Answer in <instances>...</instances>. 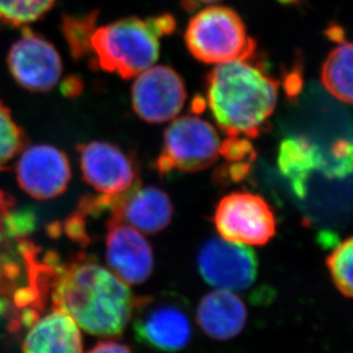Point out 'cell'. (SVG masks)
<instances>
[{"label":"cell","mask_w":353,"mask_h":353,"mask_svg":"<svg viewBox=\"0 0 353 353\" xmlns=\"http://www.w3.org/2000/svg\"><path fill=\"white\" fill-rule=\"evenodd\" d=\"M48 287L54 309L91 335L119 336L132 318L137 299L125 282L90 257L57 263Z\"/></svg>","instance_id":"6da1fadb"},{"label":"cell","mask_w":353,"mask_h":353,"mask_svg":"<svg viewBox=\"0 0 353 353\" xmlns=\"http://www.w3.org/2000/svg\"><path fill=\"white\" fill-rule=\"evenodd\" d=\"M248 311L234 292L216 289L208 292L197 306L196 320L208 336L228 341L238 336L247 323Z\"/></svg>","instance_id":"9a60e30c"},{"label":"cell","mask_w":353,"mask_h":353,"mask_svg":"<svg viewBox=\"0 0 353 353\" xmlns=\"http://www.w3.org/2000/svg\"><path fill=\"white\" fill-rule=\"evenodd\" d=\"M14 202L13 197L10 196L8 194L3 193V190H0V233L3 234V224L7 214L13 210Z\"/></svg>","instance_id":"d4e9b609"},{"label":"cell","mask_w":353,"mask_h":353,"mask_svg":"<svg viewBox=\"0 0 353 353\" xmlns=\"http://www.w3.org/2000/svg\"><path fill=\"white\" fill-rule=\"evenodd\" d=\"M279 1L283 3H295V1H297V0H279Z\"/></svg>","instance_id":"4316f807"},{"label":"cell","mask_w":353,"mask_h":353,"mask_svg":"<svg viewBox=\"0 0 353 353\" xmlns=\"http://www.w3.org/2000/svg\"><path fill=\"white\" fill-rule=\"evenodd\" d=\"M174 204L164 190L137 183L119 194L108 221H122L146 234L163 231L170 224Z\"/></svg>","instance_id":"5bb4252c"},{"label":"cell","mask_w":353,"mask_h":353,"mask_svg":"<svg viewBox=\"0 0 353 353\" xmlns=\"http://www.w3.org/2000/svg\"><path fill=\"white\" fill-rule=\"evenodd\" d=\"M221 157H224L228 163L254 162L256 152L248 138L228 136L224 141H221Z\"/></svg>","instance_id":"603a6c76"},{"label":"cell","mask_w":353,"mask_h":353,"mask_svg":"<svg viewBox=\"0 0 353 353\" xmlns=\"http://www.w3.org/2000/svg\"><path fill=\"white\" fill-rule=\"evenodd\" d=\"M15 170L21 188L37 200H50L65 193L72 178L68 157L51 145H36L23 150Z\"/></svg>","instance_id":"7c38bea8"},{"label":"cell","mask_w":353,"mask_h":353,"mask_svg":"<svg viewBox=\"0 0 353 353\" xmlns=\"http://www.w3.org/2000/svg\"><path fill=\"white\" fill-rule=\"evenodd\" d=\"M214 226L221 238L245 245H264L276 232L274 211L259 195L233 192L216 207Z\"/></svg>","instance_id":"8992f818"},{"label":"cell","mask_w":353,"mask_h":353,"mask_svg":"<svg viewBox=\"0 0 353 353\" xmlns=\"http://www.w3.org/2000/svg\"><path fill=\"white\" fill-rule=\"evenodd\" d=\"M22 350L23 353H82V336L72 316L54 309L29 325Z\"/></svg>","instance_id":"2e32d148"},{"label":"cell","mask_w":353,"mask_h":353,"mask_svg":"<svg viewBox=\"0 0 353 353\" xmlns=\"http://www.w3.org/2000/svg\"><path fill=\"white\" fill-rule=\"evenodd\" d=\"M10 75L30 92L51 91L62 76L61 57L41 34L26 28L7 57Z\"/></svg>","instance_id":"30bf717a"},{"label":"cell","mask_w":353,"mask_h":353,"mask_svg":"<svg viewBox=\"0 0 353 353\" xmlns=\"http://www.w3.org/2000/svg\"><path fill=\"white\" fill-rule=\"evenodd\" d=\"M327 266L337 289L353 299V236L334 249L327 259Z\"/></svg>","instance_id":"44dd1931"},{"label":"cell","mask_w":353,"mask_h":353,"mask_svg":"<svg viewBox=\"0 0 353 353\" xmlns=\"http://www.w3.org/2000/svg\"><path fill=\"white\" fill-rule=\"evenodd\" d=\"M278 167L290 183L292 192L302 199L305 196L310 176L316 171L323 170V148L304 136L285 138L279 146Z\"/></svg>","instance_id":"e0dca14e"},{"label":"cell","mask_w":353,"mask_h":353,"mask_svg":"<svg viewBox=\"0 0 353 353\" xmlns=\"http://www.w3.org/2000/svg\"><path fill=\"white\" fill-rule=\"evenodd\" d=\"M185 43L190 54L207 65H221L255 55L256 41L241 17L226 6H208L187 24Z\"/></svg>","instance_id":"277c9868"},{"label":"cell","mask_w":353,"mask_h":353,"mask_svg":"<svg viewBox=\"0 0 353 353\" xmlns=\"http://www.w3.org/2000/svg\"><path fill=\"white\" fill-rule=\"evenodd\" d=\"M132 316L137 341L153 350L178 352L190 342V316L176 299H137Z\"/></svg>","instance_id":"52a82bcc"},{"label":"cell","mask_w":353,"mask_h":353,"mask_svg":"<svg viewBox=\"0 0 353 353\" xmlns=\"http://www.w3.org/2000/svg\"><path fill=\"white\" fill-rule=\"evenodd\" d=\"M187 91L181 76L169 65H152L137 76L131 91L132 108L145 122L160 124L183 109Z\"/></svg>","instance_id":"9c48e42d"},{"label":"cell","mask_w":353,"mask_h":353,"mask_svg":"<svg viewBox=\"0 0 353 353\" xmlns=\"http://www.w3.org/2000/svg\"><path fill=\"white\" fill-rule=\"evenodd\" d=\"M278 95V81L254 57L217 65L205 79V103L226 136H261Z\"/></svg>","instance_id":"7a4b0ae2"},{"label":"cell","mask_w":353,"mask_h":353,"mask_svg":"<svg viewBox=\"0 0 353 353\" xmlns=\"http://www.w3.org/2000/svg\"><path fill=\"white\" fill-rule=\"evenodd\" d=\"M88 353H133L126 344L119 343L115 341L99 342Z\"/></svg>","instance_id":"cb8c5ba5"},{"label":"cell","mask_w":353,"mask_h":353,"mask_svg":"<svg viewBox=\"0 0 353 353\" xmlns=\"http://www.w3.org/2000/svg\"><path fill=\"white\" fill-rule=\"evenodd\" d=\"M1 238H3V234H1V233H0V240H1Z\"/></svg>","instance_id":"83f0119b"},{"label":"cell","mask_w":353,"mask_h":353,"mask_svg":"<svg viewBox=\"0 0 353 353\" xmlns=\"http://www.w3.org/2000/svg\"><path fill=\"white\" fill-rule=\"evenodd\" d=\"M221 0H181L183 3V10L192 12V10H196L201 6H208L211 3H216Z\"/></svg>","instance_id":"484cf974"},{"label":"cell","mask_w":353,"mask_h":353,"mask_svg":"<svg viewBox=\"0 0 353 353\" xmlns=\"http://www.w3.org/2000/svg\"><path fill=\"white\" fill-rule=\"evenodd\" d=\"M197 268L209 285L231 292H243L255 283L259 263L248 245L212 238L200 249Z\"/></svg>","instance_id":"ba28073f"},{"label":"cell","mask_w":353,"mask_h":353,"mask_svg":"<svg viewBox=\"0 0 353 353\" xmlns=\"http://www.w3.org/2000/svg\"><path fill=\"white\" fill-rule=\"evenodd\" d=\"M321 81L337 100L353 105V43L342 41L323 61Z\"/></svg>","instance_id":"ac0fdd59"},{"label":"cell","mask_w":353,"mask_h":353,"mask_svg":"<svg viewBox=\"0 0 353 353\" xmlns=\"http://www.w3.org/2000/svg\"><path fill=\"white\" fill-rule=\"evenodd\" d=\"M83 179L98 194L119 195L134 186L138 167L119 147L105 141H90L77 147Z\"/></svg>","instance_id":"8fae6325"},{"label":"cell","mask_w":353,"mask_h":353,"mask_svg":"<svg viewBox=\"0 0 353 353\" xmlns=\"http://www.w3.org/2000/svg\"><path fill=\"white\" fill-rule=\"evenodd\" d=\"M221 143L212 124L199 116H181L164 132L162 150L154 168L161 176L205 170L221 157Z\"/></svg>","instance_id":"5b68a950"},{"label":"cell","mask_w":353,"mask_h":353,"mask_svg":"<svg viewBox=\"0 0 353 353\" xmlns=\"http://www.w3.org/2000/svg\"><path fill=\"white\" fill-rule=\"evenodd\" d=\"M27 143L23 130L12 116L10 109L0 101V171L22 152Z\"/></svg>","instance_id":"d6986e66"},{"label":"cell","mask_w":353,"mask_h":353,"mask_svg":"<svg viewBox=\"0 0 353 353\" xmlns=\"http://www.w3.org/2000/svg\"><path fill=\"white\" fill-rule=\"evenodd\" d=\"M174 29L176 21L170 14L128 17L94 28L88 44L90 63L122 79H136L157 62L161 38Z\"/></svg>","instance_id":"3957f363"},{"label":"cell","mask_w":353,"mask_h":353,"mask_svg":"<svg viewBox=\"0 0 353 353\" xmlns=\"http://www.w3.org/2000/svg\"><path fill=\"white\" fill-rule=\"evenodd\" d=\"M55 0H0V21L20 27L44 17Z\"/></svg>","instance_id":"ffe728a7"},{"label":"cell","mask_w":353,"mask_h":353,"mask_svg":"<svg viewBox=\"0 0 353 353\" xmlns=\"http://www.w3.org/2000/svg\"><path fill=\"white\" fill-rule=\"evenodd\" d=\"M97 14H88V17H65L63 20V32L69 50L75 59H82L88 54L90 37L94 30Z\"/></svg>","instance_id":"7402d4cb"},{"label":"cell","mask_w":353,"mask_h":353,"mask_svg":"<svg viewBox=\"0 0 353 353\" xmlns=\"http://www.w3.org/2000/svg\"><path fill=\"white\" fill-rule=\"evenodd\" d=\"M105 261L128 285H139L154 268L153 250L141 232L122 221L105 223Z\"/></svg>","instance_id":"4fadbf2b"}]
</instances>
